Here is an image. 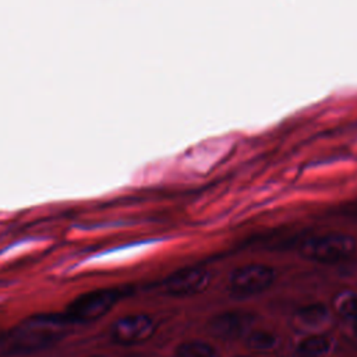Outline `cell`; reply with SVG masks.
<instances>
[{
    "label": "cell",
    "instance_id": "277c9868",
    "mask_svg": "<svg viewBox=\"0 0 357 357\" xmlns=\"http://www.w3.org/2000/svg\"><path fill=\"white\" fill-rule=\"evenodd\" d=\"M153 321L145 314H131L120 318L112 328V337L120 344H132L151 337Z\"/></svg>",
    "mask_w": 357,
    "mask_h": 357
},
{
    "label": "cell",
    "instance_id": "3957f363",
    "mask_svg": "<svg viewBox=\"0 0 357 357\" xmlns=\"http://www.w3.org/2000/svg\"><path fill=\"white\" fill-rule=\"evenodd\" d=\"M47 324H39L38 321L32 319L28 329L18 331L14 333L6 344L7 354H25L32 353L39 349L47 347L49 344L57 342L63 333L54 329H49Z\"/></svg>",
    "mask_w": 357,
    "mask_h": 357
},
{
    "label": "cell",
    "instance_id": "7c38bea8",
    "mask_svg": "<svg viewBox=\"0 0 357 357\" xmlns=\"http://www.w3.org/2000/svg\"><path fill=\"white\" fill-rule=\"evenodd\" d=\"M339 311L354 321H357V294H347L339 301Z\"/></svg>",
    "mask_w": 357,
    "mask_h": 357
},
{
    "label": "cell",
    "instance_id": "30bf717a",
    "mask_svg": "<svg viewBox=\"0 0 357 357\" xmlns=\"http://www.w3.org/2000/svg\"><path fill=\"white\" fill-rule=\"evenodd\" d=\"M177 357H219L218 351L204 340H188L176 350Z\"/></svg>",
    "mask_w": 357,
    "mask_h": 357
},
{
    "label": "cell",
    "instance_id": "5bb4252c",
    "mask_svg": "<svg viewBox=\"0 0 357 357\" xmlns=\"http://www.w3.org/2000/svg\"><path fill=\"white\" fill-rule=\"evenodd\" d=\"M238 357H248V356H238Z\"/></svg>",
    "mask_w": 357,
    "mask_h": 357
},
{
    "label": "cell",
    "instance_id": "9c48e42d",
    "mask_svg": "<svg viewBox=\"0 0 357 357\" xmlns=\"http://www.w3.org/2000/svg\"><path fill=\"white\" fill-rule=\"evenodd\" d=\"M331 350V342L324 336H310L304 339L298 347V357H322Z\"/></svg>",
    "mask_w": 357,
    "mask_h": 357
},
{
    "label": "cell",
    "instance_id": "6da1fadb",
    "mask_svg": "<svg viewBox=\"0 0 357 357\" xmlns=\"http://www.w3.org/2000/svg\"><path fill=\"white\" fill-rule=\"evenodd\" d=\"M123 294L124 293L117 289L93 290L75 298L61 314H50V315H39V317H42V321L50 325L91 322L105 315Z\"/></svg>",
    "mask_w": 357,
    "mask_h": 357
},
{
    "label": "cell",
    "instance_id": "52a82bcc",
    "mask_svg": "<svg viewBox=\"0 0 357 357\" xmlns=\"http://www.w3.org/2000/svg\"><path fill=\"white\" fill-rule=\"evenodd\" d=\"M209 283V275L199 268H185L170 275L165 287L167 293L174 296H190L202 291Z\"/></svg>",
    "mask_w": 357,
    "mask_h": 357
},
{
    "label": "cell",
    "instance_id": "4fadbf2b",
    "mask_svg": "<svg viewBox=\"0 0 357 357\" xmlns=\"http://www.w3.org/2000/svg\"><path fill=\"white\" fill-rule=\"evenodd\" d=\"M356 332H357V321H356Z\"/></svg>",
    "mask_w": 357,
    "mask_h": 357
},
{
    "label": "cell",
    "instance_id": "8fae6325",
    "mask_svg": "<svg viewBox=\"0 0 357 357\" xmlns=\"http://www.w3.org/2000/svg\"><path fill=\"white\" fill-rule=\"evenodd\" d=\"M247 346L258 351H269L278 346V336L268 331H252L247 335Z\"/></svg>",
    "mask_w": 357,
    "mask_h": 357
},
{
    "label": "cell",
    "instance_id": "ba28073f",
    "mask_svg": "<svg viewBox=\"0 0 357 357\" xmlns=\"http://www.w3.org/2000/svg\"><path fill=\"white\" fill-rule=\"evenodd\" d=\"M328 308L324 304H310L305 307H301L296 312V318L300 324L308 328H317L321 326L328 319Z\"/></svg>",
    "mask_w": 357,
    "mask_h": 357
},
{
    "label": "cell",
    "instance_id": "5b68a950",
    "mask_svg": "<svg viewBox=\"0 0 357 357\" xmlns=\"http://www.w3.org/2000/svg\"><path fill=\"white\" fill-rule=\"evenodd\" d=\"M275 279L273 271L261 264H250L237 268L231 278V287L241 293H255L261 291L272 284Z\"/></svg>",
    "mask_w": 357,
    "mask_h": 357
},
{
    "label": "cell",
    "instance_id": "8992f818",
    "mask_svg": "<svg viewBox=\"0 0 357 357\" xmlns=\"http://www.w3.org/2000/svg\"><path fill=\"white\" fill-rule=\"evenodd\" d=\"M254 321V315L245 311H226L215 315L209 321V331L213 336L233 340L248 332Z\"/></svg>",
    "mask_w": 357,
    "mask_h": 357
},
{
    "label": "cell",
    "instance_id": "7a4b0ae2",
    "mask_svg": "<svg viewBox=\"0 0 357 357\" xmlns=\"http://www.w3.org/2000/svg\"><path fill=\"white\" fill-rule=\"evenodd\" d=\"M356 248V243L350 236L346 234H322L318 237H311L300 245V252L304 258L333 264L349 258Z\"/></svg>",
    "mask_w": 357,
    "mask_h": 357
}]
</instances>
